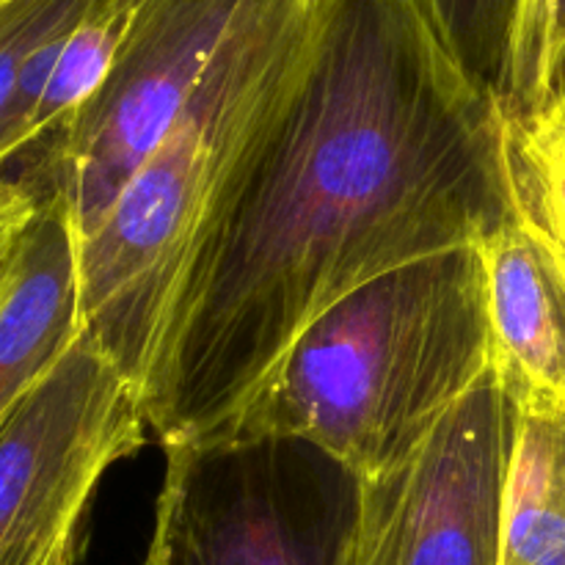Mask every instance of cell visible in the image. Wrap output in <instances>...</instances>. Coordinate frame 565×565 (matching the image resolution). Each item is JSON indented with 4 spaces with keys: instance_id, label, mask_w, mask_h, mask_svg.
<instances>
[{
    "instance_id": "cell-1",
    "label": "cell",
    "mask_w": 565,
    "mask_h": 565,
    "mask_svg": "<svg viewBox=\"0 0 565 565\" xmlns=\"http://www.w3.org/2000/svg\"><path fill=\"white\" fill-rule=\"evenodd\" d=\"M508 218L500 103L419 0H318L307 64L177 298L141 392L149 434L221 441L337 301Z\"/></svg>"
},
{
    "instance_id": "cell-2",
    "label": "cell",
    "mask_w": 565,
    "mask_h": 565,
    "mask_svg": "<svg viewBox=\"0 0 565 565\" xmlns=\"http://www.w3.org/2000/svg\"><path fill=\"white\" fill-rule=\"evenodd\" d=\"M494 370L478 248L403 265L320 315L226 439L298 441L370 480Z\"/></svg>"
},
{
    "instance_id": "cell-3",
    "label": "cell",
    "mask_w": 565,
    "mask_h": 565,
    "mask_svg": "<svg viewBox=\"0 0 565 565\" xmlns=\"http://www.w3.org/2000/svg\"><path fill=\"white\" fill-rule=\"evenodd\" d=\"M318 0H243L196 92L77 246L81 326L143 392L193 257L290 97Z\"/></svg>"
},
{
    "instance_id": "cell-4",
    "label": "cell",
    "mask_w": 565,
    "mask_h": 565,
    "mask_svg": "<svg viewBox=\"0 0 565 565\" xmlns=\"http://www.w3.org/2000/svg\"><path fill=\"white\" fill-rule=\"evenodd\" d=\"M141 565H351L356 478L298 441L166 447Z\"/></svg>"
},
{
    "instance_id": "cell-5",
    "label": "cell",
    "mask_w": 565,
    "mask_h": 565,
    "mask_svg": "<svg viewBox=\"0 0 565 565\" xmlns=\"http://www.w3.org/2000/svg\"><path fill=\"white\" fill-rule=\"evenodd\" d=\"M149 439L141 390L86 329L0 425V565H77L99 480Z\"/></svg>"
},
{
    "instance_id": "cell-6",
    "label": "cell",
    "mask_w": 565,
    "mask_h": 565,
    "mask_svg": "<svg viewBox=\"0 0 565 565\" xmlns=\"http://www.w3.org/2000/svg\"><path fill=\"white\" fill-rule=\"evenodd\" d=\"M243 0H152L108 75L50 147L11 177L55 199L86 243L182 114Z\"/></svg>"
},
{
    "instance_id": "cell-7",
    "label": "cell",
    "mask_w": 565,
    "mask_h": 565,
    "mask_svg": "<svg viewBox=\"0 0 565 565\" xmlns=\"http://www.w3.org/2000/svg\"><path fill=\"white\" fill-rule=\"evenodd\" d=\"M494 375L513 406L565 412V281L513 218L478 243Z\"/></svg>"
},
{
    "instance_id": "cell-8",
    "label": "cell",
    "mask_w": 565,
    "mask_h": 565,
    "mask_svg": "<svg viewBox=\"0 0 565 565\" xmlns=\"http://www.w3.org/2000/svg\"><path fill=\"white\" fill-rule=\"evenodd\" d=\"M81 257L64 207L39 199L20 270L0 309V425L81 334Z\"/></svg>"
},
{
    "instance_id": "cell-9",
    "label": "cell",
    "mask_w": 565,
    "mask_h": 565,
    "mask_svg": "<svg viewBox=\"0 0 565 565\" xmlns=\"http://www.w3.org/2000/svg\"><path fill=\"white\" fill-rule=\"evenodd\" d=\"M500 565H565V412L516 406Z\"/></svg>"
},
{
    "instance_id": "cell-10",
    "label": "cell",
    "mask_w": 565,
    "mask_h": 565,
    "mask_svg": "<svg viewBox=\"0 0 565 565\" xmlns=\"http://www.w3.org/2000/svg\"><path fill=\"white\" fill-rule=\"evenodd\" d=\"M500 154L511 218L565 281V99L500 103Z\"/></svg>"
},
{
    "instance_id": "cell-11",
    "label": "cell",
    "mask_w": 565,
    "mask_h": 565,
    "mask_svg": "<svg viewBox=\"0 0 565 565\" xmlns=\"http://www.w3.org/2000/svg\"><path fill=\"white\" fill-rule=\"evenodd\" d=\"M94 0L0 3V177L36 143V116L55 61Z\"/></svg>"
},
{
    "instance_id": "cell-12",
    "label": "cell",
    "mask_w": 565,
    "mask_h": 565,
    "mask_svg": "<svg viewBox=\"0 0 565 565\" xmlns=\"http://www.w3.org/2000/svg\"><path fill=\"white\" fill-rule=\"evenodd\" d=\"M445 47L497 103L516 97L541 0H419Z\"/></svg>"
},
{
    "instance_id": "cell-13",
    "label": "cell",
    "mask_w": 565,
    "mask_h": 565,
    "mask_svg": "<svg viewBox=\"0 0 565 565\" xmlns=\"http://www.w3.org/2000/svg\"><path fill=\"white\" fill-rule=\"evenodd\" d=\"M36 210L39 199L25 182L17 177H0V309L6 307L14 287L22 246L36 218Z\"/></svg>"
},
{
    "instance_id": "cell-14",
    "label": "cell",
    "mask_w": 565,
    "mask_h": 565,
    "mask_svg": "<svg viewBox=\"0 0 565 565\" xmlns=\"http://www.w3.org/2000/svg\"><path fill=\"white\" fill-rule=\"evenodd\" d=\"M565 53V0H541L539 22H535L533 47H530L527 70H524L519 94L511 99L513 105L535 103L546 97L552 86L557 61Z\"/></svg>"
},
{
    "instance_id": "cell-15",
    "label": "cell",
    "mask_w": 565,
    "mask_h": 565,
    "mask_svg": "<svg viewBox=\"0 0 565 565\" xmlns=\"http://www.w3.org/2000/svg\"><path fill=\"white\" fill-rule=\"evenodd\" d=\"M550 94H557V97L565 99V53H563V58L557 61V66H555V75H552Z\"/></svg>"
},
{
    "instance_id": "cell-16",
    "label": "cell",
    "mask_w": 565,
    "mask_h": 565,
    "mask_svg": "<svg viewBox=\"0 0 565 565\" xmlns=\"http://www.w3.org/2000/svg\"><path fill=\"white\" fill-rule=\"evenodd\" d=\"M0 3H3V0H0Z\"/></svg>"
}]
</instances>
